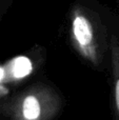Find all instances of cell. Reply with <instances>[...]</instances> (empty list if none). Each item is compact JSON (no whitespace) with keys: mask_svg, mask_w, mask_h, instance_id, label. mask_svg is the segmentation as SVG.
Masks as SVG:
<instances>
[{"mask_svg":"<svg viewBox=\"0 0 119 120\" xmlns=\"http://www.w3.org/2000/svg\"><path fill=\"white\" fill-rule=\"evenodd\" d=\"M2 75H3V71H2L1 68H0V79L2 78Z\"/></svg>","mask_w":119,"mask_h":120,"instance_id":"cell-5","label":"cell"},{"mask_svg":"<svg viewBox=\"0 0 119 120\" xmlns=\"http://www.w3.org/2000/svg\"><path fill=\"white\" fill-rule=\"evenodd\" d=\"M116 103H117V108L119 110V80L116 84Z\"/></svg>","mask_w":119,"mask_h":120,"instance_id":"cell-4","label":"cell"},{"mask_svg":"<svg viewBox=\"0 0 119 120\" xmlns=\"http://www.w3.org/2000/svg\"><path fill=\"white\" fill-rule=\"evenodd\" d=\"M74 34L80 44L86 45L92 40V30L90 23L83 17H76L74 20Z\"/></svg>","mask_w":119,"mask_h":120,"instance_id":"cell-1","label":"cell"},{"mask_svg":"<svg viewBox=\"0 0 119 120\" xmlns=\"http://www.w3.org/2000/svg\"><path fill=\"white\" fill-rule=\"evenodd\" d=\"M32 71V63L26 57H18L13 62V74L17 78L29 75Z\"/></svg>","mask_w":119,"mask_h":120,"instance_id":"cell-2","label":"cell"},{"mask_svg":"<svg viewBox=\"0 0 119 120\" xmlns=\"http://www.w3.org/2000/svg\"><path fill=\"white\" fill-rule=\"evenodd\" d=\"M40 114V105L38 100L33 96H30L24 100L23 104V115L30 120L36 119Z\"/></svg>","mask_w":119,"mask_h":120,"instance_id":"cell-3","label":"cell"}]
</instances>
